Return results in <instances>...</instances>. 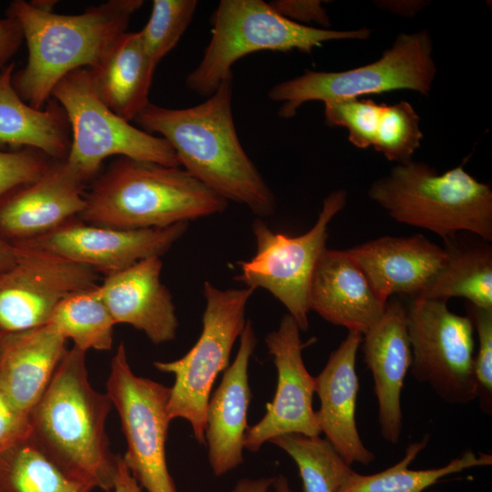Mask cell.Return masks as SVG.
I'll return each instance as SVG.
<instances>
[{
  "label": "cell",
  "instance_id": "1",
  "mask_svg": "<svg viewBox=\"0 0 492 492\" xmlns=\"http://www.w3.org/2000/svg\"><path fill=\"white\" fill-rule=\"evenodd\" d=\"M232 87L231 75L196 106L169 108L149 102L134 121L164 138L179 166L209 189L267 217L275 210V197L239 139Z\"/></svg>",
  "mask_w": 492,
  "mask_h": 492
},
{
  "label": "cell",
  "instance_id": "2",
  "mask_svg": "<svg viewBox=\"0 0 492 492\" xmlns=\"http://www.w3.org/2000/svg\"><path fill=\"white\" fill-rule=\"evenodd\" d=\"M86 354L67 349L30 412V436L69 476L109 492L119 456L111 452L106 430L113 405L90 384Z\"/></svg>",
  "mask_w": 492,
  "mask_h": 492
},
{
  "label": "cell",
  "instance_id": "3",
  "mask_svg": "<svg viewBox=\"0 0 492 492\" xmlns=\"http://www.w3.org/2000/svg\"><path fill=\"white\" fill-rule=\"evenodd\" d=\"M142 0H108L78 15H61L33 1H12L6 15L19 25L28 50L26 65L14 72L20 97L42 109L56 84L78 68L93 67L115 40L127 31Z\"/></svg>",
  "mask_w": 492,
  "mask_h": 492
},
{
  "label": "cell",
  "instance_id": "4",
  "mask_svg": "<svg viewBox=\"0 0 492 492\" xmlns=\"http://www.w3.org/2000/svg\"><path fill=\"white\" fill-rule=\"evenodd\" d=\"M84 222L124 230L166 228L221 213L228 200L181 167L118 157L84 193Z\"/></svg>",
  "mask_w": 492,
  "mask_h": 492
},
{
  "label": "cell",
  "instance_id": "5",
  "mask_svg": "<svg viewBox=\"0 0 492 492\" xmlns=\"http://www.w3.org/2000/svg\"><path fill=\"white\" fill-rule=\"evenodd\" d=\"M368 196L397 222L428 230L443 240L469 232L492 241V190L464 163L438 174L424 162L397 164L374 180Z\"/></svg>",
  "mask_w": 492,
  "mask_h": 492
},
{
  "label": "cell",
  "instance_id": "6",
  "mask_svg": "<svg viewBox=\"0 0 492 492\" xmlns=\"http://www.w3.org/2000/svg\"><path fill=\"white\" fill-rule=\"evenodd\" d=\"M211 38L199 65L186 78L187 87L210 96L241 57L257 51L312 54L333 40H366L367 28L339 31L292 22L262 0H221L212 16Z\"/></svg>",
  "mask_w": 492,
  "mask_h": 492
},
{
  "label": "cell",
  "instance_id": "7",
  "mask_svg": "<svg viewBox=\"0 0 492 492\" xmlns=\"http://www.w3.org/2000/svg\"><path fill=\"white\" fill-rule=\"evenodd\" d=\"M202 292L206 306L199 339L182 357L156 361L153 365L175 377L169 387V417L171 421L187 420L195 439L205 445L206 412L211 388L218 375L229 366L232 347L244 329L246 306L254 290H221L205 282Z\"/></svg>",
  "mask_w": 492,
  "mask_h": 492
},
{
  "label": "cell",
  "instance_id": "8",
  "mask_svg": "<svg viewBox=\"0 0 492 492\" xmlns=\"http://www.w3.org/2000/svg\"><path fill=\"white\" fill-rule=\"evenodd\" d=\"M436 74L431 35L420 30L400 33L374 62L339 72L306 69L299 77L274 85L268 97L282 103L279 115L290 118L309 101L324 103L401 89L428 95Z\"/></svg>",
  "mask_w": 492,
  "mask_h": 492
},
{
  "label": "cell",
  "instance_id": "9",
  "mask_svg": "<svg viewBox=\"0 0 492 492\" xmlns=\"http://www.w3.org/2000/svg\"><path fill=\"white\" fill-rule=\"evenodd\" d=\"M71 132L67 162L88 182L112 156L180 167L170 145L114 113L97 94L88 68L66 75L52 92Z\"/></svg>",
  "mask_w": 492,
  "mask_h": 492
},
{
  "label": "cell",
  "instance_id": "10",
  "mask_svg": "<svg viewBox=\"0 0 492 492\" xmlns=\"http://www.w3.org/2000/svg\"><path fill=\"white\" fill-rule=\"evenodd\" d=\"M346 199L344 190L330 193L314 225L298 236L274 231L256 219L252 223L256 253L248 261H238L236 280L254 291H268L287 309L301 331L309 327L310 285L316 263L327 248L330 222L344 208Z\"/></svg>",
  "mask_w": 492,
  "mask_h": 492
},
{
  "label": "cell",
  "instance_id": "11",
  "mask_svg": "<svg viewBox=\"0 0 492 492\" xmlns=\"http://www.w3.org/2000/svg\"><path fill=\"white\" fill-rule=\"evenodd\" d=\"M106 393L120 419L127 449L121 456L147 492H177L166 456L170 388L132 371L120 343L110 363Z\"/></svg>",
  "mask_w": 492,
  "mask_h": 492
},
{
  "label": "cell",
  "instance_id": "12",
  "mask_svg": "<svg viewBox=\"0 0 492 492\" xmlns=\"http://www.w3.org/2000/svg\"><path fill=\"white\" fill-rule=\"evenodd\" d=\"M405 308L414 378L446 403L477 400L475 331L469 317L451 312L440 300L409 299Z\"/></svg>",
  "mask_w": 492,
  "mask_h": 492
},
{
  "label": "cell",
  "instance_id": "13",
  "mask_svg": "<svg viewBox=\"0 0 492 492\" xmlns=\"http://www.w3.org/2000/svg\"><path fill=\"white\" fill-rule=\"evenodd\" d=\"M15 263L0 273V333L48 323L56 307L74 292L96 287L100 273L50 252L13 243Z\"/></svg>",
  "mask_w": 492,
  "mask_h": 492
},
{
  "label": "cell",
  "instance_id": "14",
  "mask_svg": "<svg viewBox=\"0 0 492 492\" xmlns=\"http://www.w3.org/2000/svg\"><path fill=\"white\" fill-rule=\"evenodd\" d=\"M300 331L287 313L279 327L265 337L268 353L277 370V386L272 401L266 404L262 418L249 426L244 435V448L250 452H257L265 442L282 435H321L313 407L315 378L302 359L304 344Z\"/></svg>",
  "mask_w": 492,
  "mask_h": 492
},
{
  "label": "cell",
  "instance_id": "15",
  "mask_svg": "<svg viewBox=\"0 0 492 492\" xmlns=\"http://www.w3.org/2000/svg\"><path fill=\"white\" fill-rule=\"evenodd\" d=\"M188 226L189 222H182L166 228L124 230L76 219L43 236L13 243L50 252L107 275L141 260L161 257Z\"/></svg>",
  "mask_w": 492,
  "mask_h": 492
},
{
  "label": "cell",
  "instance_id": "16",
  "mask_svg": "<svg viewBox=\"0 0 492 492\" xmlns=\"http://www.w3.org/2000/svg\"><path fill=\"white\" fill-rule=\"evenodd\" d=\"M87 183L67 159L56 160L39 179L0 199V237L28 241L78 219Z\"/></svg>",
  "mask_w": 492,
  "mask_h": 492
},
{
  "label": "cell",
  "instance_id": "17",
  "mask_svg": "<svg viewBox=\"0 0 492 492\" xmlns=\"http://www.w3.org/2000/svg\"><path fill=\"white\" fill-rule=\"evenodd\" d=\"M364 362L374 379L381 436L396 445L403 430L401 395L412 363L406 308L389 298L380 320L362 338Z\"/></svg>",
  "mask_w": 492,
  "mask_h": 492
},
{
  "label": "cell",
  "instance_id": "18",
  "mask_svg": "<svg viewBox=\"0 0 492 492\" xmlns=\"http://www.w3.org/2000/svg\"><path fill=\"white\" fill-rule=\"evenodd\" d=\"M161 271L160 257H150L105 275L97 286L116 324L131 325L155 344L174 340L179 326Z\"/></svg>",
  "mask_w": 492,
  "mask_h": 492
},
{
  "label": "cell",
  "instance_id": "19",
  "mask_svg": "<svg viewBox=\"0 0 492 492\" xmlns=\"http://www.w3.org/2000/svg\"><path fill=\"white\" fill-rule=\"evenodd\" d=\"M362 338L359 333L348 332L314 377L320 400L315 414L321 434L350 466H367L374 460V453L361 439L355 419L359 391L355 364Z\"/></svg>",
  "mask_w": 492,
  "mask_h": 492
},
{
  "label": "cell",
  "instance_id": "20",
  "mask_svg": "<svg viewBox=\"0 0 492 492\" xmlns=\"http://www.w3.org/2000/svg\"><path fill=\"white\" fill-rule=\"evenodd\" d=\"M378 296L417 299L443 266L446 251L423 234L383 236L345 250Z\"/></svg>",
  "mask_w": 492,
  "mask_h": 492
},
{
  "label": "cell",
  "instance_id": "21",
  "mask_svg": "<svg viewBox=\"0 0 492 492\" xmlns=\"http://www.w3.org/2000/svg\"><path fill=\"white\" fill-rule=\"evenodd\" d=\"M256 344L251 321L247 320L236 356L208 402L205 444L210 468L217 477L243 462V440L249 427L247 416L251 398L248 368Z\"/></svg>",
  "mask_w": 492,
  "mask_h": 492
},
{
  "label": "cell",
  "instance_id": "22",
  "mask_svg": "<svg viewBox=\"0 0 492 492\" xmlns=\"http://www.w3.org/2000/svg\"><path fill=\"white\" fill-rule=\"evenodd\" d=\"M385 304L345 250L323 251L311 281L310 311L364 335L380 320Z\"/></svg>",
  "mask_w": 492,
  "mask_h": 492
},
{
  "label": "cell",
  "instance_id": "23",
  "mask_svg": "<svg viewBox=\"0 0 492 492\" xmlns=\"http://www.w3.org/2000/svg\"><path fill=\"white\" fill-rule=\"evenodd\" d=\"M51 324L0 334V389L30 415L48 386L67 347Z\"/></svg>",
  "mask_w": 492,
  "mask_h": 492
},
{
  "label": "cell",
  "instance_id": "24",
  "mask_svg": "<svg viewBox=\"0 0 492 492\" xmlns=\"http://www.w3.org/2000/svg\"><path fill=\"white\" fill-rule=\"evenodd\" d=\"M156 67L144 47L140 33L126 31L88 70L100 99L114 113L130 122L149 103Z\"/></svg>",
  "mask_w": 492,
  "mask_h": 492
},
{
  "label": "cell",
  "instance_id": "25",
  "mask_svg": "<svg viewBox=\"0 0 492 492\" xmlns=\"http://www.w3.org/2000/svg\"><path fill=\"white\" fill-rule=\"evenodd\" d=\"M15 64L0 73V145L34 149L55 160L67 158L71 132L62 107L51 97L37 109L25 102L13 86Z\"/></svg>",
  "mask_w": 492,
  "mask_h": 492
},
{
  "label": "cell",
  "instance_id": "26",
  "mask_svg": "<svg viewBox=\"0 0 492 492\" xmlns=\"http://www.w3.org/2000/svg\"><path fill=\"white\" fill-rule=\"evenodd\" d=\"M443 241L445 262L417 299L447 302L457 297L478 307L492 308L489 241L469 232H459Z\"/></svg>",
  "mask_w": 492,
  "mask_h": 492
},
{
  "label": "cell",
  "instance_id": "27",
  "mask_svg": "<svg viewBox=\"0 0 492 492\" xmlns=\"http://www.w3.org/2000/svg\"><path fill=\"white\" fill-rule=\"evenodd\" d=\"M429 436L411 443L403 458L387 469L362 475L353 472L338 492H425L440 479L466 469L492 465V456L471 450L452 459L448 464L427 469H410L409 465L426 446Z\"/></svg>",
  "mask_w": 492,
  "mask_h": 492
},
{
  "label": "cell",
  "instance_id": "28",
  "mask_svg": "<svg viewBox=\"0 0 492 492\" xmlns=\"http://www.w3.org/2000/svg\"><path fill=\"white\" fill-rule=\"evenodd\" d=\"M28 436L0 451V492H91Z\"/></svg>",
  "mask_w": 492,
  "mask_h": 492
},
{
  "label": "cell",
  "instance_id": "29",
  "mask_svg": "<svg viewBox=\"0 0 492 492\" xmlns=\"http://www.w3.org/2000/svg\"><path fill=\"white\" fill-rule=\"evenodd\" d=\"M97 286L72 293L54 310L48 323L73 346L88 350L109 351L117 325Z\"/></svg>",
  "mask_w": 492,
  "mask_h": 492
},
{
  "label": "cell",
  "instance_id": "30",
  "mask_svg": "<svg viewBox=\"0 0 492 492\" xmlns=\"http://www.w3.org/2000/svg\"><path fill=\"white\" fill-rule=\"evenodd\" d=\"M295 462L302 492H338L354 470L320 436L287 434L270 441Z\"/></svg>",
  "mask_w": 492,
  "mask_h": 492
},
{
  "label": "cell",
  "instance_id": "31",
  "mask_svg": "<svg viewBox=\"0 0 492 492\" xmlns=\"http://www.w3.org/2000/svg\"><path fill=\"white\" fill-rule=\"evenodd\" d=\"M420 118L407 101L384 104L373 148L389 160L405 164L420 147Z\"/></svg>",
  "mask_w": 492,
  "mask_h": 492
},
{
  "label": "cell",
  "instance_id": "32",
  "mask_svg": "<svg viewBox=\"0 0 492 492\" xmlns=\"http://www.w3.org/2000/svg\"><path fill=\"white\" fill-rule=\"evenodd\" d=\"M196 0H154L148 23L139 31L144 47L158 66L178 44L195 14Z\"/></svg>",
  "mask_w": 492,
  "mask_h": 492
},
{
  "label": "cell",
  "instance_id": "33",
  "mask_svg": "<svg viewBox=\"0 0 492 492\" xmlns=\"http://www.w3.org/2000/svg\"><path fill=\"white\" fill-rule=\"evenodd\" d=\"M384 104L372 99L345 98L324 102L325 121L344 128L349 141L361 149L373 147Z\"/></svg>",
  "mask_w": 492,
  "mask_h": 492
},
{
  "label": "cell",
  "instance_id": "34",
  "mask_svg": "<svg viewBox=\"0 0 492 492\" xmlns=\"http://www.w3.org/2000/svg\"><path fill=\"white\" fill-rule=\"evenodd\" d=\"M467 316L477 333L478 347L474 358L477 399L486 415H492V308L466 303Z\"/></svg>",
  "mask_w": 492,
  "mask_h": 492
},
{
  "label": "cell",
  "instance_id": "35",
  "mask_svg": "<svg viewBox=\"0 0 492 492\" xmlns=\"http://www.w3.org/2000/svg\"><path fill=\"white\" fill-rule=\"evenodd\" d=\"M56 161L34 149L0 150V199L39 179Z\"/></svg>",
  "mask_w": 492,
  "mask_h": 492
},
{
  "label": "cell",
  "instance_id": "36",
  "mask_svg": "<svg viewBox=\"0 0 492 492\" xmlns=\"http://www.w3.org/2000/svg\"><path fill=\"white\" fill-rule=\"evenodd\" d=\"M31 434L30 415L22 411L0 389V451Z\"/></svg>",
  "mask_w": 492,
  "mask_h": 492
},
{
  "label": "cell",
  "instance_id": "37",
  "mask_svg": "<svg viewBox=\"0 0 492 492\" xmlns=\"http://www.w3.org/2000/svg\"><path fill=\"white\" fill-rule=\"evenodd\" d=\"M269 4L283 17L301 25L311 22L322 26L330 24L329 17L321 1L276 0Z\"/></svg>",
  "mask_w": 492,
  "mask_h": 492
},
{
  "label": "cell",
  "instance_id": "38",
  "mask_svg": "<svg viewBox=\"0 0 492 492\" xmlns=\"http://www.w3.org/2000/svg\"><path fill=\"white\" fill-rule=\"evenodd\" d=\"M24 42L22 30L12 17H0V73L13 61Z\"/></svg>",
  "mask_w": 492,
  "mask_h": 492
},
{
  "label": "cell",
  "instance_id": "39",
  "mask_svg": "<svg viewBox=\"0 0 492 492\" xmlns=\"http://www.w3.org/2000/svg\"><path fill=\"white\" fill-rule=\"evenodd\" d=\"M109 492H141L140 486L130 474L121 456H118L115 483Z\"/></svg>",
  "mask_w": 492,
  "mask_h": 492
},
{
  "label": "cell",
  "instance_id": "40",
  "mask_svg": "<svg viewBox=\"0 0 492 492\" xmlns=\"http://www.w3.org/2000/svg\"><path fill=\"white\" fill-rule=\"evenodd\" d=\"M272 481L273 477L243 478L236 483L232 492H267Z\"/></svg>",
  "mask_w": 492,
  "mask_h": 492
},
{
  "label": "cell",
  "instance_id": "41",
  "mask_svg": "<svg viewBox=\"0 0 492 492\" xmlns=\"http://www.w3.org/2000/svg\"><path fill=\"white\" fill-rule=\"evenodd\" d=\"M16 255V247L12 242L0 237V273L15 263Z\"/></svg>",
  "mask_w": 492,
  "mask_h": 492
},
{
  "label": "cell",
  "instance_id": "42",
  "mask_svg": "<svg viewBox=\"0 0 492 492\" xmlns=\"http://www.w3.org/2000/svg\"><path fill=\"white\" fill-rule=\"evenodd\" d=\"M423 2H385L380 4L381 6L400 15H410L415 14L422 6Z\"/></svg>",
  "mask_w": 492,
  "mask_h": 492
},
{
  "label": "cell",
  "instance_id": "43",
  "mask_svg": "<svg viewBox=\"0 0 492 492\" xmlns=\"http://www.w3.org/2000/svg\"><path fill=\"white\" fill-rule=\"evenodd\" d=\"M274 492H294L287 477L283 475H278L273 477L272 486Z\"/></svg>",
  "mask_w": 492,
  "mask_h": 492
},
{
  "label": "cell",
  "instance_id": "44",
  "mask_svg": "<svg viewBox=\"0 0 492 492\" xmlns=\"http://www.w3.org/2000/svg\"><path fill=\"white\" fill-rule=\"evenodd\" d=\"M425 492H442V491L436 490V489H431V490H426Z\"/></svg>",
  "mask_w": 492,
  "mask_h": 492
},
{
  "label": "cell",
  "instance_id": "45",
  "mask_svg": "<svg viewBox=\"0 0 492 492\" xmlns=\"http://www.w3.org/2000/svg\"><path fill=\"white\" fill-rule=\"evenodd\" d=\"M1 334V333H0Z\"/></svg>",
  "mask_w": 492,
  "mask_h": 492
}]
</instances>
